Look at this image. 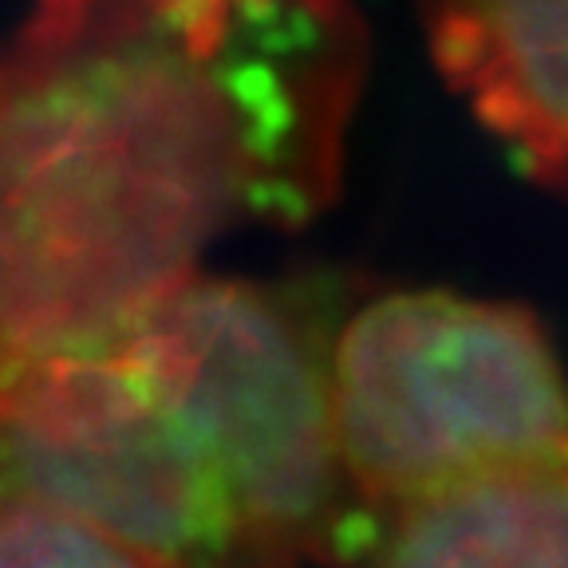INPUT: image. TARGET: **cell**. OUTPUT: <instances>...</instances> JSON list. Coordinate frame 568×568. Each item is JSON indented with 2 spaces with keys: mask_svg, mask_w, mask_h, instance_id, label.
Listing matches in <instances>:
<instances>
[{
  "mask_svg": "<svg viewBox=\"0 0 568 568\" xmlns=\"http://www.w3.org/2000/svg\"><path fill=\"white\" fill-rule=\"evenodd\" d=\"M352 0H36L0 48V372L115 339L241 225L336 197Z\"/></svg>",
  "mask_w": 568,
  "mask_h": 568,
  "instance_id": "cell-1",
  "label": "cell"
},
{
  "mask_svg": "<svg viewBox=\"0 0 568 568\" xmlns=\"http://www.w3.org/2000/svg\"><path fill=\"white\" fill-rule=\"evenodd\" d=\"M430 60L506 154L568 197V0H415Z\"/></svg>",
  "mask_w": 568,
  "mask_h": 568,
  "instance_id": "cell-4",
  "label": "cell"
},
{
  "mask_svg": "<svg viewBox=\"0 0 568 568\" xmlns=\"http://www.w3.org/2000/svg\"><path fill=\"white\" fill-rule=\"evenodd\" d=\"M339 462L375 525L481 474L568 454V372L509 301L395 288L332 328Z\"/></svg>",
  "mask_w": 568,
  "mask_h": 568,
  "instance_id": "cell-2",
  "label": "cell"
},
{
  "mask_svg": "<svg viewBox=\"0 0 568 568\" xmlns=\"http://www.w3.org/2000/svg\"><path fill=\"white\" fill-rule=\"evenodd\" d=\"M178 4H186V9H197V12H225V9H233L237 0H178Z\"/></svg>",
  "mask_w": 568,
  "mask_h": 568,
  "instance_id": "cell-7",
  "label": "cell"
},
{
  "mask_svg": "<svg viewBox=\"0 0 568 568\" xmlns=\"http://www.w3.org/2000/svg\"><path fill=\"white\" fill-rule=\"evenodd\" d=\"M0 497L83 517L139 568H296L241 514L202 426L131 328L0 372Z\"/></svg>",
  "mask_w": 568,
  "mask_h": 568,
  "instance_id": "cell-3",
  "label": "cell"
},
{
  "mask_svg": "<svg viewBox=\"0 0 568 568\" xmlns=\"http://www.w3.org/2000/svg\"><path fill=\"white\" fill-rule=\"evenodd\" d=\"M339 568H568V454L481 474L383 517Z\"/></svg>",
  "mask_w": 568,
  "mask_h": 568,
  "instance_id": "cell-5",
  "label": "cell"
},
{
  "mask_svg": "<svg viewBox=\"0 0 568 568\" xmlns=\"http://www.w3.org/2000/svg\"><path fill=\"white\" fill-rule=\"evenodd\" d=\"M0 568H139V560L68 509L0 497Z\"/></svg>",
  "mask_w": 568,
  "mask_h": 568,
  "instance_id": "cell-6",
  "label": "cell"
}]
</instances>
